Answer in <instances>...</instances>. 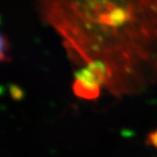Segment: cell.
Segmentation results:
<instances>
[{
  "label": "cell",
  "instance_id": "cell-1",
  "mask_svg": "<svg viewBox=\"0 0 157 157\" xmlns=\"http://www.w3.org/2000/svg\"><path fill=\"white\" fill-rule=\"evenodd\" d=\"M41 19L79 69L114 91L157 72V0H36Z\"/></svg>",
  "mask_w": 157,
  "mask_h": 157
},
{
  "label": "cell",
  "instance_id": "cell-2",
  "mask_svg": "<svg viewBox=\"0 0 157 157\" xmlns=\"http://www.w3.org/2000/svg\"><path fill=\"white\" fill-rule=\"evenodd\" d=\"M9 45L8 41L4 36V34L0 32V62L5 61L8 58Z\"/></svg>",
  "mask_w": 157,
  "mask_h": 157
},
{
  "label": "cell",
  "instance_id": "cell-3",
  "mask_svg": "<svg viewBox=\"0 0 157 157\" xmlns=\"http://www.w3.org/2000/svg\"><path fill=\"white\" fill-rule=\"evenodd\" d=\"M148 138H149L150 144L154 145L155 147H157V130L155 131V132H153V133H151Z\"/></svg>",
  "mask_w": 157,
  "mask_h": 157
}]
</instances>
